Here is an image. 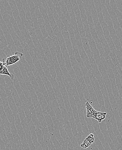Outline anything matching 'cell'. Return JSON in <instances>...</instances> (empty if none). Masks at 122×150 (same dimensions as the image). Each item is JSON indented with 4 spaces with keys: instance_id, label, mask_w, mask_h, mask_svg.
Wrapping results in <instances>:
<instances>
[{
    "instance_id": "obj_1",
    "label": "cell",
    "mask_w": 122,
    "mask_h": 150,
    "mask_svg": "<svg viewBox=\"0 0 122 150\" xmlns=\"http://www.w3.org/2000/svg\"><path fill=\"white\" fill-rule=\"evenodd\" d=\"M23 55V54L17 52L14 55H7L5 59H3V62L6 67L11 66L20 61Z\"/></svg>"
},
{
    "instance_id": "obj_2",
    "label": "cell",
    "mask_w": 122,
    "mask_h": 150,
    "mask_svg": "<svg viewBox=\"0 0 122 150\" xmlns=\"http://www.w3.org/2000/svg\"><path fill=\"white\" fill-rule=\"evenodd\" d=\"M0 75H7L9 76L11 79L13 80L14 76L12 74L10 73L8 70L7 67L5 66L3 62H0Z\"/></svg>"
},
{
    "instance_id": "obj_3",
    "label": "cell",
    "mask_w": 122,
    "mask_h": 150,
    "mask_svg": "<svg viewBox=\"0 0 122 150\" xmlns=\"http://www.w3.org/2000/svg\"><path fill=\"white\" fill-rule=\"evenodd\" d=\"M106 112H101L96 111L92 116V118L95 119L98 121V122H101L105 119L106 115Z\"/></svg>"
},
{
    "instance_id": "obj_4",
    "label": "cell",
    "mask_w": 122,
    "mask_h": 150,
    "mask_svg": "<svg viewBox=\"0 0 122 150\" xmlns=\"http://www.w3.org/2000/svg\"><path fill=\"white\" fill-rule=\"evenodd\" d=\"M85 106L87 110V117L88 118H92V116L96 112V111L91 106L88 102L86 101Z\"/></svg>"
},
{
    "instance_id": "obj_5",
    "label": "cell",
    "mask_w": 122,
    "mask_h": 150,
    "mask_svg": "<svg viewBox=\"0 0 122 150\" xmlns=\"http://www.w3.org/2000/svg\"><path fill=\"white\" fill-rule=\"evenodd\" d=\"M91 144H92L88 141L87 139H85L84 140V141L81 144V147L82 148H83V149H86L88 147H89Z\"/></svg>"
},
{
    "instance_id": "obj_6",
    "label": "cell",
    "mask_w": 122,
    "mask_h": 150,
    "mask_svg": "<svg viewBox=\"0 0 122 150\" xmlns=\"http://www.w3.org/2000/svg\"><path fill=\"white\" fill-rule=\"evenodd\" d=\"M86 139L91 144H93L94 142V135L93 134H89L88 136H87Z\"/></svg>"
}]
</instances>
